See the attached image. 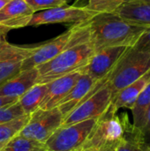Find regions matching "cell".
I'll use <instances>...</instances> for the list:
<instances>
[{"label": "cell", "instance_id": "obj_1", "mask_svg": "<svg viewBox=\"0 0 150 151\" xmlns=\"http://www.w3.org/2000/svg\"><path fill=\"white\" fill-rule=\"evenodd\" d=\"M95 52L108 47H133L149 27L134 24L115 12H100L87 22Z\"/></svg>", "mask_w": 150, "mask_h": 151}, {"label": "cell", "instance_id": "obj_2", "mask_svg": "<svg viewBox=\"0 0 150 151\" xmlns=\"http://www.w3.org/2000/svg\"><path fill=\"white\" fill-rule=\"evenodd\" d=\"M95 50L90 42L78 44L59 53L51 60L37 66L36 84H47L50 81L80 70L85 66Z\"/></svg>", "mask_w": 150, "mask_h": 151}, {"label": "cell", "instance_id": "obj_3", "mask_svg": "<svg viewBox=\"0 0 150 151\" xmlns=\"http://www.w3.org/2000/svg\"><path fill=\"white\" fill-rule=\"evenodd\" d=\"M129 119L126 113L122 118L110 107L100 117L80 151L115 150L123 139Z\"/></svg>", "mask_w": 150, "mask_h": 151}, {"label": "cell", "instance_id": "obj_4", "mask_svg": "<svg viewBox=\"0 0 150 151\" xmlns=\"http://www.w3.org/2000/svg\"><path fill=\"white\" fill-rule=\"evenodd\" d=\"M150 69V54L130 47L123 54L107 78L112 98L120 90L141 78Z\"/></svg>", "mask_w": 150, "mask_h": 151}, {"label": "cell", "instance_id": "obj_5", "mask_svg": "<svg viewBox=\"0 0 150 151\" xmlns=\"http://www.w3.org/2000/svg\"><path fill=\"white\" fill-rule=\"evenodd\" d=\"M98 119L60 127L45 142L48 151H80Z\"/></svg>", "mask_w": 150, "mask_h": 151}, {"label": "cell", "instance_id": "obj_6", "mask_svg": "<svg viewBox=\"0 0 150 151\" xmlns=\"http://www.w3.org/2000/svg\"><path fill=\"white\" fill-rule=\"evenodd\" d=\"M63 119L64 118L57 107L50 110L38 109L30 114L27 123L18 135L45 143L61 127Z\"/></svg>", "mask_w": 150, "mask_h": 151}, {"label": "cell", "instance_id": "obj_7", "mask_svg": "<svg viewBox=\"0 0 150 151\" xmlns=\"http://www.w3.org/2000/svg\"><path fill=\"white\" fill-rule=\"evenodd\" d=\"M111 100L112 94L106 82L65 117L61 127L73 125L91 119H99L108 111Z\"/></svg>", "mask_w": 150, "mask_h": 151}, {"label": "cell", "instance_id": "obj_8", "mask_svg": "<svg viewBox=\"0 0 150 151\" xmlns=\"http://www.w3.org/2000/svg\"><path fill=\"white\" fill-rule=\"evenodd\" d=\"M95 14L87 6L62 5L34 12L27 27L58 23L78 25L89 21Z\"/></svg>", "mask_w": 150, "mask_h": 151}, {"label": "cell", "instance_id": "obj_9", "mask_svg": "<svg viewBox=\"0 0 150 151\" xmlns=\"http://www.w3.org/2000/svg\"><path fill=\"white\" fill-rule=\"evenodd\" d=\"M128 48L130 47L113 46L100 50L94 53L88 64L80 71L96 81L105 79Z\"/></svg>", "mask_w": 150, "mask_h": 151}, {"label": "cell", "instance_id": "obj_10", "mask_svg": "<svg viewBox=\"0 0 150 151\" xmlns=\"http://www.w3.org/2000/svg\"><path fill=\"white\" fill-rule=\"evenodd\" d=\"M107 78L96 81L86 73H82L71 91L59 102L57 108L61 112L63 118L67 117L79 104L89 97L97 89L107 82Z\"/></svg>", "mask_w": 150, "mask_h": 151}, {"label": "cell", "instance_id": "obj_11", "mask_svg": "<svg viewBox=\"0 0 150 151\" xmlns=\"http://www.w3.org/2000/svg\"><path fill=\"white\" fill-rule=\"evenodd\" d=\"M72 32V27L60 35L59 36L50 40L48 42L38 45L36 50L26 59L21 61L20 70L25 71L37 66L51 60L59 53L68 48L69 39Z\"/></svg>", "mask_w": 150, "mask_h": 151}, {"label": "cell", "instance_id": "obj_12", "mask_svg": "<svg viewBox=\"0 0 150 151\" xmlns=\"http://www.w3.org/2000/svg\"><path fill=\"white\" fill-rule=\"evenodd\" d=\"M34 13L25 0H11L0 10V28L9 32L27 27Z\"/></svg>", "mask_w": 150, "mask_h": 151}, {"label": "cell", "instance_id": "obj_13", "mask_svg": "<svg viewBox=\"0 0 150 151\" xmlns=\"http://www.w3.org/2000/svg\"><path fill=\"white\" fill-rule=\"evenodd\" d=\"M80 75L81 72L79 70L47 83L48 89L39 109L50 110L56 108L59 102L71 91Z\"/></svg>", "mask_w": 150, "mask_h": 151}, {"label": "cell", "instance_id": "obj_14", "mask_svg": "<svg viewBox=\"0 0 150 151\" xmlns=\"http://www.w3.org/2000/svg\"><path fill=\"white\" fill-rule=\"evenodd\" d=\"M38 78L37 68L20 71L14 77L0 86V96L19 98L28 89L36 84Z\"/></svg>", "mask_w": 150, "mask_h": 151}, {"label": "cell", "instance_id": "obj_15", "mask_svg": "<svg viewBox=\"0 0 150 151\" xmlns=\"http://www.w3.org/2000/svg\"><path fill=\"white\" fill-rule=\"evenodd\" d=\"M149 83L150 69L141 78L116 94L111 100L110 109L113 112H118L121 108L131 110L139 95Z\"/></svg>", "mask_w": 150, "mask_h": 151}, {"label": "cell", "instance_id": "obj_16", "mask_svg": "<svg viewBox=\"0 0 150 151\" xmlns=\"http://www.w3.org/2000/svg\"><path fill=\"white\" fill-rule=\"evenodd\" d=\"M113 12L134 24L150 27L149 2H129L122 4Z\"/></svg>", "mask_w": 150, "mask_h": 151}, {"label": "cell", "instance_id": "obj_17", "mask_svg": "<svg viewBox=\"0 0 150 151\" xmlns=\"http://www.w3.org/2000/svg\"><path fill=\"white\" fill-rule=\"evenodd\" d=\"M4 34L0 35V63L11 61H23L28 58L38 47H21L12 45L5 39Z\"/></svg>", "mask_w": 150, "mask_h": 151}, {"label": "cell", "instance_id": "obj_18", "mask_svg": "<svg viewBox=\"0 0 150 151\" xmlns=\"http://www.w3.org/2000/svg\"><path fill=\"white\" fill-rule=\"evenodd\" d=\"M47 89L48 84H35L19 98L18 103L25 114L30 115L39 109Z\"/></svg>", "mask_w": 150, "mask_h": 151}, {"label": "cell", "instance_id": "obj_19", "mask_svg": "<svg viewBox=\"0 0 150 151\" xmlns=\"http://www.w3.org/2000/svg\"><path fill=\"white\" fill-rule=\"evenodd\" d=\"M150 107V83L142 90V92L137 97L133 108L131 109L133 113V127L141 131L147 119V114Z\"/></svg>", "mask_w": 150, "mask_h": 151}, {"label": "cell", "instance_id": "obj_20", "mask_svg": "<svg viewBox=\"0 0 150 151\" xmlns=\"http://www.w3.org/2000/svg\"><path fill=\"white\" fill-rule=\"evenodd\" d=\"M115 151H150V149L143 142L140 131L128 122L125 135Z\"/></svg>", "mask_w": 150, "mask_h": 151}, {"label": "cell", "instance_id": "obj_21", "mask_svg": "<svg viewBox=\"0 0 150 151\" xmlns=\"http://www.w3.org/2000/svg\"><path fill=\"white\" fill-rule=\"evenodd\" d=\"M30 115H23L10 122L0 125V151L5 147V145L15 137L23 127L27 123Z\"/></svg>", "mask_w": 150, "mask_h": 151}, {"label": "cell", "instance_id": "obj_22", "mask_svg": "<svg viewBox=\"0 0 150 151\" xmlns=\"http://www.w3.org/2000/svg\"><path fill=\"white\" fill-rule=\"evenodd\" d=\"M2 151H48L45 143L16 135L3 149Z\"/></svg>", "mask_w": 150, "mask_h": 151}, {"label": "cell", "instance_id": "obj_23", "mask_svg": "<svg viewBox=\"0 0 150 151\" xmlns=\"http://www.w3.org/2000/svg\"><path fill=\"white\" fill-rule=\"evenodd\" d=\"M23 115H26L18 102L0 108V125L10 122Z\"/></svg>", "mask_w": 150, "mask_h": 151}, {"label": "cell", "instance_id": "obj_24", "mask_svg": "<svg viewBox=\"0 0 150 151\" xmlns=\"http://www.w3.org/2000/svg\"><path fill=\"white\" fill-rule=\"evenodd\" d=\"M21 61H11L0 63V86L11 78L18 74L21 70Z\"/></svg>", "mask_w": 150, "mask_h": 151}, {"label": "cell", "instance_id": "obj_25", "mask_svg": "<svg viewBox=\"0 0 150 151\" xmlns=\"http://www.w3.org/2000/svg\"><path fill=\"white\" fill-rule=\"evenodd\" d=\"M86 6L95 13L113 12L117 9V0H88Z\"/></svg>", "mask_w": 150, "mask_h": 151}, {"label": "cell", "instance_id": "obj_26", "mask_svg": "<svg viewBox=\"0 0 150 151\" xmlns=\"http://www.w3.org/2000/svg\"><path fill=\"white\" fill-rule=\"evenodd\" d=\"M31 9L36 12L47 9H51L65 5L67 0H25Z\"/></svg>", "mask_w": 150, "mask_h": 151}, {"label": "cell", "instance_id": "obj_27", "mask_svg": "<svg viewBox=\"0 0 150 151\" xmlns=\"http://www.w3.org/2000/svg\"><path fill=\"white\" fill-rule=\"evenodd\" d=\"M133 47L150 54V27L146 29V31L142 34V35L137 41L135 45Z\"/></svg>", "mask_w": 150, "mask_h": 151}, {"label": "cell", "instance_id": "obj_28", "mask_svg": "<svg viewBox=\"0 0 150 151\" xmlns=\"http://www.w3.org/2000/svg\"><path fill=\"white\" fill-rule=\"evenodd\" d=\"M140 134L143 142L150 149V107L147 114L146 123L143 128L140 131Z\"/></svg>", "mask_w": 150, "mask_h": 151}, {"label": "cell", "instance_id": "obj_29", "mask_svg": "<svg viewBox=\"0 0 150 151\" xmlns=\"http://www.w3.org/2000/svg\"><path fill=\"white\" fill-rule=\"evenodd\" d=\"M19 101V98L16 97H8V96H0V108L11 105Z\"/></svg>", "mask_w": 150, "mask_h": 151}, {"label": "cell", "instance_id": "obj_30", "mask_svg": "<svg viewBox=\"0 0 150 151\" xmlns=\"http://www.w3.org/2000/svg\"><path fill=\"white\" fill-rule=\"evenodd\" d=\"M133 0H117V8L118 6H120L122 4H125V3H129V2H132Z\"/></svg>", "mask_w": 150, "mask_h": 151}, {"label": "cell", "instance_id": "obj_31", "mask_svg": "<svg viewBox=\"0 0 150 151\" xmlns=\"http://www.w3.org/2000/svg\"><path fill=\"white\" fill-rule=\"evenodd\" d=\"M11 0H0V10L6 4L10 2Z\"/></svg>", "mask_w": 150, "mask_h": 151}, {"label": "cell", "instance_id": "obj_32", "mask_svg": "<svg viewBox=\"0 0 150 151\" xmlns=\"http://www.w3.org/2000/svg\"><path fill=\"white\" fill-rule=\"evenodd\" d=\"M8 32H6V31H4V29H2V28H0V35H3V34H4V35H6Z\"/></svg>", "mask_w": 150, "mask_h": 151}, {"label": "cell", "instance_id": "obj_33", "mask_svg": "<svg viewBox=\"0 0 150 151\" xmlns=\"http://www.w3.org/2000/svg\"><path fill=\"white\" fill-rule=\"evenodd\" d=\"M133 1H135V2H149L150 3V0H133Z\"/></svg>", "mask_w": 150, "mask_h": 151}, {"label": "cell", "instance_id": "obj_34", "mask_svg": "<svg viewBox=\"0 0 150 151\" xmlns=\"http://www.w3.org/2000/svg\"><path fill=\"white\" fill-rule=\"evenodd\" d=\"M110 151H115V150H110Z\"/></svg>", "mask_w": 150, "mask_h": 151}]
</instances>
